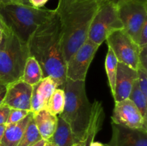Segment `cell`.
I'll list each match as a JSON object with an SVG mask.
<instances>
[{
	"label": "cell",
	"mask_w": 147,
	"mask_h": 146,
	"mask_svg": "<svg viewBox=\"0 0 147 146\" xmlns=\"http://www.w3.org/2000/svg\"><path fill=\"white\" fill-rule=\"evenodd\" d=\"M6 94V85L0 84V105L2 104Z\"/></svg>",
	"instance_id": "cell-30"
},
{
	"label": "cell",
	"mask_w": 147,
	"mask_h": 146,
	"mask_svg": "<svg viewBox=\"0 0 147 146\" xmlns=\"http://www.w3.org/2000/svg\"><path fill=\"white\" fill-rule=\"evenodd\" d=\"M32 117L42 139L50 140L57 128V116L51 114L46 109H42L32 113Z\"/></svg>",
	"instance_id": "cell-15"
},
{
	"label": "cell",
	"mask_w": 147,
	"mask_h": 146,
	"mask_svg": "<svg viewBox=\"0 0 147 146\" xmlns=\"http://www.w3.org/2000/svg\"><path fill=\"white\" fill-rule=\"evenodd\" d=\"M107 1H111V2L113 3V4H118L119 3L121 2V1H125V0H107Z\"/></svg>",
	"instance_id": "cell-37"
},
{
	"label": "cell",
	"mask_w": 147,
	"mask_h": 146,
	"mask_svg": "<svg viewBox=\"0 0 147 146\" xmlns=\"http://www.w3.org/2000/svg\"><path fill=\"white\" fill-rule=\"evenodd\" d=\"M99 47L87 39L66 62V78L73 81H85Z\"/></svg>",
	"instance_id": "cell-9"
},
{
	"label": "cell",
	"mask_w": 147,
	"mask_h": 146,
	"mask_svg": "<svg viewBox=\"0 0 147 146\" xmlns=\"http://www.w3.org/2000/svg\"><path fill=\"white\" fill-rule=\"evenodd\" d=\"M49 0H29V3L34 8H42Z\"/></svg>",
	"instance_id": "cell-29"
},
{
	"label": "cell",
	"mask_w": 147,
	"mask_h": 146,
	"mask_svg": "<svg viewBox=\"0 0 147 146\" xmlns=\"http://www.w3.org/2000/svg\"><path fill=\"white\" fill-rule=\"evenodd\" d=\"M30 113H31V111H30V110L10 108L9 114V117L6 125L11 124V123H17V122L21 121L24 117H27Z\"/></svg>",
	"instance_id": "cell-25"
},
{
	"label": "cell",
	"mask_w": 147,
	"mask_h": 146,
	"mask_svg": "<svg viewBox=\"0 0 147 146\" xmlns=\"http://www.w3.org/2000/svg\"><path fill=\"white\" fill-rule=\"evenodd\" d=\"M123 29L117 5L109 1L100 4L90 24L88 39L100 46L110 34Z\"/></svg>",
	"instance_id": "cell-6"
},
{
	"label": "cell",
	"mask_w": 147,
	"mask_h": 146,
	"mask_svg": "<svg viewBox=\"0 0 147 146\" xmlns=\"http://www.w3.org/2000/svg\"><path fill=\"white\" fill-rule=\"evenodd\" d=\"M111 120L115 124L147 131V120L144 118L139 109L129 98L115 102Z\"/></svg>",
	"instance_id": "cell-10"
},
{
	"label": "cell",
	"mask_w": 147,
	"mask_h": 146,
	"mask_svg": "<svg viewBox=\"0 0 147 146\" xmlns=\"http://www.w3.org/2000/svg\"><path fill=\"white\" fill-rule=\"evenodd\" d=\"M44 146H56V145L51 140H46V143Z\"/></svg>",
	"instance_id": "cell-35"
},
{
	"label": "cell",
	"mask_w": 147,
	"mask_h": 146,
	"mask_svg": "<svg viewBox=\"0 0 147 146\" xmlns=\"http://www.w3.org/2000/svg\"><path fill=\"white\" fill-rule=\"evenodd\" d=\"M40 140H42L41 135L32 117L17 146H32Z\"/></svg>",
	"instance_id": "cell-22"
},
{
	"label": "cell",
	"mask_w": 147,
	"mask_h": 146,
	"mask_svg": "<svg viewBox=\"0 0 147 146\" xmlns=\"http://www.w3.org/2000/svg\"><path fill=\"white\" fill-rule=\"evenodd\" d=\"M136 44H138L140 49L147 46V21L144 24L139 32L137 40H136Z\"/></svg>",
	"instance_id": "cell-26"
},
{
	"label": "cell",
	"mask_w": 147,
	"mask_h": 146,
	"mask_svg": "<svg viewBox=\"0 0 147 146\" xmlns=\"http://www.w3.org/2000/svg\"><path fill=\"white\" fill-rule=\"evenodd\" d=\"M56 88H58L57 83L50 77H44L37 84L33 85L30 101L32 113L45 108L47 101Z\"/></svg>",
	"instance_id": "cell-14"
},
{
	"label": "cell",
	"mask_w": 147,
	"mask_h": 146,
	"mask_svg": "<svg viewBox=\"0 0 147 146\" xmlns=\"http://www.w3.org/2000/svg\"><path fill=\"white\" fill-rule=\"evenodd\" d=\"M30 56L42 69L43 78L50 77L63 88L66 80V62L63 54L62 33L57 13L34 31L27 43Z\"/></svg>",
	"instance_id": "cell-1"
},
{
	"label": "cell",
	"mask_w": 147,
	"mask_h": 146,
	"mask_svg": "<svg viewBox=\"0 0 147 146\" xmlns=\"http://www.w3.org/2000/svg\"><path fill=\"white\" fill-rule=\"evenodd\" d=\"M56 146H72L77 143L69 125L57 115V125L53 137L50 139Z\"/></svg>",
	"instance_id": "cell-18"
},
{
	"label": "cell",
	"mask_w": 147,
	"mask_h": 146,
	"mask_svg": "<svg viewBox=\"0 0 147 146\" xmlns=\"http://www.w3.org/2000/svg\"><path fill=\"white\" fill-rule=\"evenodd\" d=\"M108 47L113 50L119 62L136 70L139 64L140 48L123 29L113 31L106 40Z\"/></svg>",
	"instance_id": "cell-8"
},
{
	"label": "cell",
	"mask_w": 147,
	"mask_h": 146,
	"mask_svg": "<svg viewBox=\"0 0 147 146\" xmlns=\"http://www.w3.org/2000/svg\"><path fill=\"white\" fill-rule=\"evenodd\" d=\"M65 102V95L64 90L56 88L47 101L45 108L54 115H59L63 111Z\"/></svg>",
	"instance_id": "cell-21"
},
{
	"label": "cell",
	"mask_w": 147,
	"mask_h": 146,
	"mask_svg": "<svg viewBox=\"0 0 147 146\" xmlns=\"http://www.w3.org/2000/svg\"><path fill=\"white\" fill-rule=\"evenodd\" d=\"M20 4H24V5H30L29 3V0H20Z\"/></svg>",
	"instance_id": "cell-38"
},
{
	"label": "cell",
	"mask_w": 147,
	"mask_h": 146,
	"mask_svg": "<svg viewBox=\"0 0 147 146\" xmlns=\"http://www.w3.org/2000/svg\"><path fill=\"white\" fill-rule=\"evenodd\" d=\"M29 56L27 43L4 27L0 44V84L7 86L20 80Z\"/></svg>",
	"instance_id": "cell-5"
},
{
	"label": "cell",
	"mask_w": 147,
	"mask_h": 146,
	"mask_svg": "<svg viewBox=\"0 0 147 146\" xmlns=\"http://www.w3.org/2000/svg\"><path fill=\"white\" fill-rule=\"evenodd\" d=\"M55 13V9L34 8L30 5L0 4V17L4 27L24 43H27L37 27Z\"/></svg>",
	"instance_id": "cell-4"
},
{
	"label": "cell",
	"mask_w": 147,
	"mask_h": 146,
	"mask_svg": "<svg viewBox=\"0 0 147 146\" xmlns=\"http://www.w3.org/2000/svg\"><path fill=\"white\" fill-rule=\"evenodd\" d=\"M63 89L65 102L63 111L58 116L69 125L76 141L86 143V133L91 116V104L86 94L85 81L67 79Z\"/></svg>",
	"instance_id": "cell-3"
},
{
	"label": "cell",
	"mask_w": 147,
	"mask_h": 146,
	"mask_svg": "<svg viewBox=\"0 0 147 146\" xmlns=\"http://www.w3.org/2000/svg\"><path fill=\"white\" fill-rule=\"evenodd\" d=\"M139 64L147 69V46L140 49L139 56Z\"/></svg>",
	"instance_id": "cell-28"
},
{
	"label": "cell",
	"mask_w": 147,
	"mask_h": 146,
	"mask_svg": "<svg viewBox=\"0 0 147 146\" xmlns=\"http://www.w3.org/2000/svg\"><path fill=\"white\" fill-rule=\"evenodd\" d=\"M105 146H109L107 144H105Z\"/></svg>",
	"instance_id": "cell-42"
},
{
	"label": "cell",
	"mask_w": 147,
	"mask_h": 146,
	"mask_svg": "<svg viewBox=\"0 0 147 146\" xmlns=\"http://www.w3.org/2000/svg\"><path fill=\"white\" fill-rule=\"evenodd\" d=\"M0 29H4V24H3L2 21H1V17H0Z\"/></svg>",
	"instance_id": "cell-40"
},
{
	"label": "cell",
	"mask_w": 147,
	"mask_h": 146,
	"mask_svg": "<svg viewBox=\"0 0 147 146\" xmlns=\"http://www.w3.org/2000/svg\"><path fill=\"white\" fill-rule=\"evenodd\" d=\"M0 4H20V0H0Z\"/></svg>",
	"instance_id": "cell-31"
},
{
	"label": "cell",
	"mask_w": 147,
	"mask_h": 146,
	"mask_svg": "<svg viewBox=\"0 0 147 146\" xmlns=\"http://www.w3.org/2000/svg\"><path fill=\"white\" fill-rule=\"evenodd\" d=\"M136 72L138 85L142 93L147 97V69L139 64Z\"/></svg>",
	"instance_id": "cell-24"
},
{
	"label": "cell",
	"mask_w": 147,
	"mask_h": 146,
	"mask_svg": "<svg viewBox=\"0 0 147 146\" xmlns=\"http://www.w3.org/2000/svg\"><path fill=\"white\" fill-rule=\"evenodd\" d=\"M118 63H119V61L113 53V50L108 47V52L106 54V60H105V68H106V74L109 80V87H110L112 95L114 94L115 82H116V73H117Z\"/></svg>",
	"instance_id": "cell-20"
},
{
	"label": "cell",
	"mask_w": 147,
	"mask_h": 146,
	"mask_svg": "<svg viewBox=\"0 0 147 146\" xmlns=\"http://www.w3.org/2000/svg\"><path fill=\"white\" fill-rule=\"evenodd\" d=\"M104 117L105 113L102 102L98 100H95L93 104H91V116L86 133L87 146H88L91 142L94 141L95 137L101 130Z\"/></svg>",
	"instance_id": "cell-17"
},
{
	"label": "cell",
	"mask_w": 147,
	"mask_h": 146,
	"mask_svg": "<svg viewBox=\"0 0 147 146\" xmlns=\"http://www.w3.org/2000/svg\"><path fill=\"white\" fill-rule=\"evenodd\" d=\"M32 117V113L31 112L21 121L6 125L5 131L0 143V146H17Z\"/></svg>",
	"instance_id": "cell-16"
},
{
	"label": "cell",
	"mask_w": 147,
	"mask_h": 146,
	"mask_svg": "<svg viewBox=\"0 0 147 146\" xmlns=\"http://www.w3.org/2000/svg\"><path fill=\"white\" fill-rule=\"evenodd\" d=\"M10 112V107L1 104L0 105V125L6 124Z\"/></svg>",
	"instance_id": "cell-27"
},
{
	"label": "cell",
	"mask_w": 147,
	"mask_h": 146,
	"mask_svg": "<svg viewBox=\"0 0 147 146\" xmlns=\"http://www.w3.org/2000/svg\"><path fill=\"white\" fill-rule=\"evenodd\" d=\"M45 143H46V140L42 139V140H40V141H38L37 143H36L35 144H34L32 146H44L45 144Z\"/></svg>",
	"instance_id": "cell-33"
},
{
	"label": "cell",
	"mask_w": 147,
	"mask_h": 146,
	"mask_svg": "<svg viewBox=\"0 0 147 146\" xmlns=\"http://www.w3.org/2000/svg\"><path fill=\"white\" fill-rule=\"evenodd\" d=\"M129 98L137 107L144 118L147 120V97L141 91L137 80L134 82Z\"/></svg>",
	"instance_id": "cell-23"
},
{
	"label": "cell",
	"mask_w": 147,
	"mask_h": 146,
	"mask_svg": "<svg viewBox=\"0 0 147 146\" xmlns=\"http://www.w3.org/2000/svg\"><path fill=\"white\" fill-rule=\"evenodd\" d=\"M116 5L123 29L136 43L139 32L147 21L146 0H125Z\"/></svg>",
	"instance_id": "cell-7"
},
{
	"label": "cell",
	"mask_w": 147,
	"mask_h": 146,
	"mask_svg": "<svg viewBox=\"0 0 147 146\" xmlns=\"http://www.w3.org/2000/svg\"><path fill=\"white\" fill-rule=\"evenodd\" d=\"M88 146H105V144H103V143H99V142L93 141L88 145Z\"/></svg>",
	"instance_id": "cell-34"
},
{
	"label": "cell",
	"mask_w": 147,
	"mask_h": 146,
	"mask_svg": "<svg viewBox=\"0 0 147 146\" xmlns=\"http://www.w3.org/2000/svg\"><path fill=\"white\" fill-rule=\"evenodd\" d=\"M136 80V70L124 63L119 62L115 82L114 94L113 95L115 102L121 101L129 98L134 83Z\"/></svg>",
	"instance_id": "cell-13"
},
{
	"label": "cell",
	"mask_w": 147,
	"mask_h": 146,
	"mask_svg": "<svg viewBox=\"0 0 147 146\" xmlns=\"http://www.w3.org/2000/svg\"><path fill=\"white\" fill-rule=\"evenodd\" d=\"M3 32H4V29H0V44H1V40H2Z\"/></svg>",
	"instance_id": "cell-39"
},
{
	"label": "cell",
	"mask_w": 147,
	"mask_h": 146,
	"mask_svg": "<svg viewBox=\"0 0 147 146\" xmlns=\"http://www.w3.org/2000/svg\"><path fill=\"white\" fill-rule=\"evenodd\" d=\"M43 78L40 65L32 56H29L24 64L22 74L20 80L31 86L37 84Z\"/></svg>",
	"instance_id": "cell-19"
},
{
	"label": "cell",
	"mask_w": 147,
	"mask_h": 146,
	"mask_svg": "<svg viewBox=\"0 0 147 146\" xmlns=\"http://www.w3.org/2000/svg\"><path fill=\"white\" fill-rule=\"evenodd\" d=\"M100 4L96 0H58L55 11L66 62L88 39L90 24Z\"/></svg>",
	"instance_id": "cell-2"
},
{
	"label": "cell",
	"mask_w": 147,
	"mask_h": 146,
	"mask_svg": "<svg viewBox=\"0 0 147 146\" xmlns=\"http://www.w3.org/2000/svg\"><path fill=\"white\" fill-rule=\"evenodd\" d=\"M32 86L19 80L6 86V94L2 104L10 108L30 110Z\"/></svg>",
	"instance_id": "cell-11"
},
{
	"label": "cell",
	"mask_w": 147,
	"mask_h": 146,
	"mask_svg": "<svg viewBox=\"0 0 147 146\" xmlns=\"http://www.w3.org/2000/svg\"><path fill=\"white\" fill-rule=\"evenodd\" d=\"M6 128V124H1L0 125V143L1 141V139H2L3 135H4V131H5Z\"/></svg>",
	"instance_id": "cell-32"
},
{
	"label": "cell",
	"mask_w": 147,
	"mask_h": 146,
	"mask_svg": "<svg viewBox=\"0 0 147 146\" xmlns=\"http://www.w3.org/2000/svg\"><path fill=\"white\" fill-rule=\"evenodd\" d=\"M112 136L109 146H147V131L111 123Z\"/></svg>",
	"instance_id": "cell-12"
},
{
	"label": "cell",
	"mask_w": 147,
	"mask_h": 146,
	"mask_svg": "<svg viewBox=\"0 0 147 146\" xmlns=\"http://www.w3.org/2000/svg\"><path fill=\"white\" fill-rule=\"evenodd\" d=\"M96 1H98L99 3H103V2H104V1H107V0H96Z\"/></svg>",
	"instance_id": "cell-41"
},
{
	"label": "cell",
	"mask_w": 147,
	"mask_h": 146,
	"mask_svg": "<svg viewBox=\"0 0 147 146\" xmlns=\"http://www.w3.org/2000/svg\"><path fill=\"white\" fill-rule=\"evenodd\" d=\"M72 146H87V145L84 142H77V143H74Z\"/></svg>",
	"instance_id": "cell-36"
}]
</instances>
